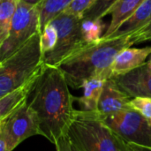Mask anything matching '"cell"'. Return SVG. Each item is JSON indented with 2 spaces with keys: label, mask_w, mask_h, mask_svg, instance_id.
<instances>
[{
  "label": "cell",
  "mask_w": 151,
  "mask_h": 151,
  "mask_svg": "<svg viewBox=\"0 0 151 151\" xmlns=\"http://www.w3.org/2000/svg\"><path fill=\"white\" fill-rule=\"evenodd\" d=\"M76 99L69 90L62 70L46 65L28 96L27 104L37 116L41 135L54 145L68 134Z\"/></svg>",
  "instance_id": "6da1fadb"
},
{
  "label": "cell",
  "mask_w": 151,
  "mask_h": 151,
  "mask_svg": "<svg viewBox=\"0 0 151 151\" xmlns=\"http://www.w3.org/2000/svg\"><path fill=\"white\" fill-rule=\"evenodd\" d=\"M131 46V35L114 34L106 39L102 37L96 42L86 44L65 60L59 68L68 85L79 89L88 79L107 81L112 78V65L116 57L122 50Z\"/></svg>",
  "instance_id": "7a4b0ae2"
},
{
  "label": "cell",
  "mask_w": 151,
  "mask_h": 151,
  "mask_svg": "<svg viewBox=\"0 0 151 151\" xmlns=\"http://www.w3.org/2000/svg\"><path fill=\"white\" fill-rule=\"evenodd\" d=\"M40 36L41 33L35 34L19 50L0 61V97L23 85L44 68Z\"/></svg>",
  "instance_id": "3957f363"
},
{
  "label": "cell",
  "mask_w": 151,
  "mask_h": 151,
  "mask_svg": "<svg viewBox=\"0 0 151 151\" xmlns=\"http://www.w3.org/2000/svg\"><path fill=\"white\" fill-rule=\"evenodd\" d=\"M67 134L81 151H119L112 131L97 111L75 110Z\"/></svg>",
  "instance_id": "277c9868"
},
{
  "label": "cell",
  "mask_w": 151,
  "mask_h": 151,
  "mask_svg": "<svg viewBox=\"0 0 151 151\" xmlns=\"http://www.w3.org/2000/svg\"><path fill=\"white\" fill-rule=\"evenodd\" d=\"M82 19L83 17L62 12L50 21L58 31V42L55 48L43 57L47 66L59 67L65 60L89 43L82 36Z\"/></svg>",
  "instance_id": "5b68a950"
},
{
  "label": "cell",
  "mask_w": 151,
  "mask_h": 151,
  "mask_svg": "<svg viewBox=\"0 0 151 151\" xmlns=\"http://www.w3.org/2000/svg\"><path fill=\"white\" fill-rule=\"evenodd\" d=\"M41 4L32 5L19 1L8 37L0 43V61L24 45L32 36L40 33Z\"/></svg>",
  "instance_id": "8992f818"
},
{
  "label": "cell",
  "mask_w": 151,
  "mask_h": 151,
  "mask_svg": "<svg viewBox=\"0 0 151 151\" xmlns=\"http://www.w3.org/2000/svg\"><path fill=\"white\" fill-rule=\"evenodd\" d=\"M100 118L105 126L125 142L151 146V123L136 111L128 109Z\"/></svg>",
  "instance_id": "52a82bcc"
},
{
  "label": "cell",
  "mask_w": 151,
  "mask_h": 151,
  "mask_svg": "<svg viewBox=\"0 0 151 151\" xmlns=\"http://www.w3.org/2000/svg\"><path fill=\"white\" fill-rule=\"evenodd\" d=\"M35 135H41L39 121L27 102L0 121V136L4 138L10 151Z\"/></svg>",
  "instance_id": "ba28073f"
},
{
  "label": "cell",
  "mask_w": 151,
  "mask_h": 151,
  "mask_svg": "<svg viewBox=\"0 0 151 151\" xmlns=\"http://www.w3.org/2000/svg\"><path fill=\"white\" fill-rule=\"evenodd\" d=\"M113 79L131 98L151 97V69L147 62L142 66Z\"/></svg>",
  "instance_id": "9c48e42d"
},
{
  "label": "cell",
  "mask_w": 151,
  "mask_h": 151,
  "mask_svg": "<svg viewBox=\"0 0 151 151\" xmlns=\"http://www.w3.org/2000/svg\"><path fill=\"white\" fill-rule=\"evenodd\" d=\"M131 97L117 84L113 78L105 81L98 104V114L106 116L124 110L131 109Z\"/></svg>",
  "instance_id": "30bf717a"
},
{
  "label": "cell",
  "mask_w": 151,
  "mask_h": 151,
  "mask_svg": "<svg viewBox=\"0 0 151 151\" xmlns=\"http://www.w3.org/2000/svg\"><path fill=\"white\" fill-rule=\"evenodd\" d=\"M151 55V46L144 48L127 47L116 57L112 65V78L126 74L144 65Z\"/></svg>",
  "instance_id": "8fae6325"
},
{
  "label": "cell",
  "mask_w": 151,
  "mask_h": 151,
  "mask_svg": "<svg viewBox=\"0 0 151 151\" xmlns=\"http://www.w3.org/2000/svg\"><path fill=\"white\" fill-rule=\"evenodd\" d=\"M45 68L46 65L42 71L37 73L26 83L7 93L5 96L0 97V121L6 119L19 107H20L22 104L27 102L28 96L36 81L38 80L39 76L42 73Z\"/></svg>",
  "instance_id": "7c38bea8"
},
{
  "label": "cell",
  "mask_w": 151,
  "mask_h": 151,
  "mask_svg": "<svg viewBox=\"0 0 151 151\" xmlns=\"http://www.w3.org/2000/svg\"><path fill=\"white\" fill-rule=\"evenodd\" d=\"M146 0H119L111 9V19L103 38H109L120 30L126 21L136 12Z\"/></svg>",
  "instance_id": "4fadbf2b"
},
{
  "label": "cell",
  "mask_w": 151,
  "mask_h": 151,
  "mask_svg": "<svg viewBox=\"0 0 151 151\" xmlns=\"http://www.w3.org/2000/svg\"><path fill=\"white\" fill-rule=\"evenodd\" d=\"M105 81L92 78L85 81L81 86L82 96L77 97L80 109L84 111H98V104Z\"/></svg>",
  "instance_id": "5bb4252c"
},
{
  "label": "cell",
  "mask_w": 151,
  "mask_h": 151,
  "mask_svg": "<svg viewBox=\"0 0 151 151\" xmlns=\"http://www.w3.org/2000/svg\"><path fill=\"white\" fill-rule=\"evenodd\" d=\"M151 19V0H146L115 34L132 35L148 25Z\"/></svg>",
  "instance_id": "9a60e30c"
},
{
  "label": "cell",
  "mask_w": 151,
  "mask_h": 151,
  "mask_svg": "<svg viewBox=\"0 0 151 151\" xmlns=\"http://www.w3.org/2000/svg\"><path fill=\"white\" fill-rule=\"evenodd\" d=\"M73 0H44L41 4L40 33L59 13L65 11Z\"/></svg>",
  "instance_id": "2e32d148"
},
{
  "label": "cell",
  "mask_w": 151,
  "mask_h": 151,
  "mask_svg": "<svg viewBox=\"0 0 151 151\" xmlns=\"http://www.w3.org/2000/svg\"><path fill=\"white\" fill-rule=\"evenodd\" d=\"M19 0H0V43L9 35Z\"/></svg>",
  "instance_id": "e0dca14e"
},
{
  "label": "cell",
  "mask_w": 151,
  "mask_h": 151,
  "mask_svg": "<svg viewBox=\"0 0 151 151\" xmlns=\"http://www.w3.org/2000/svg\"><path fill=\"white\" fill-rule=\"evenodd\" d=\"M105 27V24L102 19H82L81 32L83 39L87 42H96L99 41L103 35V31Z\"/></svg>",
  "instance_id": "ac0fdd59"
},
{
  "label": "cell",
  "mask_w": 151,
  "mask_h": 151,
  "mask_svg": "<svg viewBox=\"0 0 151 151\" xmlns=\"http://www.w3.org/2000/svg\"><path fill=\"white\" fill-rule=\"evenodd\" d=\"M119 0H96L91 7L83 14V19H103L104 17L109 15L112 6Z\"/></svg>",
  "instance_id": "d6986e66"
},
{
  "label": "cell",
  "mask_w": 151,
  "mask_h": 151,
  "mask_svg": "<svg viewBox=\"0 0 151 151\" xmlns=\"http://www.w3.org/2000/svg\"><path fill=\"white\" fill-rule=\"evenodd\" d=\"M57 42H58V31L51 23H49L43 28L40 36L41 50L43 54V57L55 48Z\"/></svg>",
  "instance_id": "ffe728a7"
},
{
  "label": "cell",
  "mask_w": 151,
  "mask_h": 151,
  "mask_svg": "<svg viewBox=\"0 0 151 151\" xmlns=\"http://www.w3.org/2000/svg\"><path fill=\"white\" fill-rule=\"evenodd\" d=\"M131 109L139 112L151 123V97L137 96L130 101Z\"/></svg>",
  "instance_id": "44dd1931"
},
{
  "label": "cell",
  "mask_w": 151,
  "mask_h": 151,
  "mask_svg": "<svg viewBox=\"0 0 151 151\" xmlns=\"http://www.w3.org/2000/svg\"><path fill=\"white\" fill-rule=\"evenodd\" d=\"M96 0H73V3L63 12L83 17V14L91 7Z\"/></svg>",
  "instance_id": "7402d4cb"
},
{
  "label": "cell",
  "mask_w": 151,
  "mask_h": 151,
  "mask_svg": "<svg viewBox=\"0 0 151 151\" xmlns=\"http://www.w3.org/2000/svg\"><path fill=\"white\" fill-rule=\"evenodd\" d=\"M151 41V19L146 27H144L140 31L131 35V42L133 45L139 44L144 42Z\"/></svg>",
  "instance_id": "603a6c76"
},
{
  "label": "cell",
  "mask_w": 151,
  "mask_h": 151,
  "mask_svg": "<svg viewBox=\"0 0 151 151\" xmlns=\"http://www.w3.org/2000/svg\"><path fill=\"white\" fill-rule=\"evenodd\" d=\"M57 151H73L71 147V141L68 134L63 136L58 142L55 144Z\"/></svg>",
  "instance_id": "cb8c5ba5"
},
{
  "label": "cell",
  "mask_w": 151,
  "mask_h": 151,
  "mask_svg": "<svg viewBox=\"0 0 151 151\" xmlns=\"http://www.w3.org/2000/svg\"><path fill=\"white\" fill-rule=\"evenodd\" d=\"M127 151H151V146L140 145L135 143H129L125 142Z\"/></svg>",
  "instance_id": "d4e9b609"
},
{
  "label": "cell",
  "mask_w": 151,
  "mask_h": 151,
  "mask_svg": "<svg viewBox=\"0 0 151 151\" xmlns=\"http://www.w3.org/2000/svg\"><path fill=\"white\" fill-rule=\"evenodd\" d=\"M113 133V132H112ZM114 134V137H115V140H116V142L118 144V147H119V151H127V147H126V144H125V141L123 139H121L119 136H118L117 134Z\"/></svg>",
  "instance_id": "484cf974"
},
{
  "label": "cell",
  "mask_w": 151,
  "mask_h": 151,
  "mask_svg": "<svg viewBox=\"0 0 151 151\" xmlns=\"http://www.w3.org/2000/svg\"><path fill=\"white\" fill-rule=\"evenodd\" d=\"M19 1L25 2V3L32 4V5H40V4H42V3L44 0H19Z\"/></svg>",
  "instance_id": "4316f807"
},
{
  "label": "cell",
  "mask_w": 151,
  "mask_h": 151,
  "mask_svg": "<svg viewBox=\"0 0 151 151\" xmlns=\"http://www.w3.org/2000/svg\"><path fill=\"white\" fill-rule=\"evenodd\" d=\"M71 141V140H70ZM71 147H72V150H73V151H81L77 146H75L72 142H71Z\"/></svg>",
  "instance_id": "83f0119b"
},
{
  "label": "cell",
  "mask_w": 151,
  "mask_h": 151,
  "mask_svg": "<svg viewBox=\"0 0 151 151\" xmlns=\"http://www.w3.org/2000/svg\"><path fill=\"white\" fill-rule=\"evenodd\" d=\"M147 63H148V65H150V69H151V57H150V60H149Z\"/></svg>",
  "instance_id": "f1b7e54d"
}]
</instances>
